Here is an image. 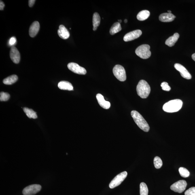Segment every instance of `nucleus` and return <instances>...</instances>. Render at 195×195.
<instances>
[{
    "label": "nucleus",
    "mask_w": 195,
    "mask_h": 195,
    "mask_svg": "<svg viewBox=\"0 0 195 195\" xmlns=\"http://www.w3.org/2000/svg\"><path fill=\"white\" fill-rule=\"evenodd\" d=\"M35 0H29V5L30 7H32L33 6L35 3Z\"/></svg>",
    "instance_id": "nucleus-31"
},
{
    "label": "nucleus",
    "mask_w": 195,
    "mask_h": 195,
    "mask_svg": "<svg viewBox=\"0 0 195 195\" xmlns=\"http://www.w3.org/2000/svg\"><path fill=\"white\" fill-rule=\"evenodd\" d=\"M58 88L60 89L72 91L73 90L72 85L70 82L67 81H62L59 83Z\"/></svg>",
    "instance_id": "nucleus-17"
},
{
    "label": "nucleus",
    "mask_w": 195,
    "mask_h": 195,
    "mask_svg": "<svg viewBox=\"0 0 195 195\" xmlns=\"http://www.w3.org/2000/svg\"><path fill=\"white\" fill-rule=\"evenodd\" d=\"M192 59L195 61V53L192 55Z\"/></svg>",
    "instance_id": "nucleus-33"
},
{
    "label": "nucleus",
    "mask_w": 195,
    "mask_h": 195,
    "mask_svg": "<svg viewBox=\"0 0 195 195\" xmlns=\"http://www.w3.org/2000/svg\"><path fill=\"white\" fill-rule=\"evenodd\" d=\"M122 22V20H118V22H119V23L120 24L121 23V22Z\"/></svg>",
    "instance_id": "nucleus-34"
},
{
    "label": "nucleus",
    "mask_w": 195,
    "mask_h": 195,
    "mask_svg": "<svg viewBox=\"0 0 195 195\" xmlns=\"http://www.w3.org/2000/svg\"><path fill=\"white\" fill-rule=\"evenodd\" d=\"M150 49V47L148 45H142L136 49L135 53L140 58L143 59H147L151 55Z\"/></svg>",
    "instance_id": "nucleus-4"
},
{
    "label": "nucleus",
    "mask_w": 195,
    "mask_h": 195,
    "mask_svg": "<svg viewBox=\"0 0 195 195\" xmlns=\"http://www.w3.org/2000/svg\"><path fill=\"white\" fill-rule=\"evenodd\" d=\"M10 56L11 59L15 64L19 62L20 60V55L19 52L15 47H11L10 51Z\"/></svg>",
    "instance_id": "nucleus-12"
},
{
    "label": "nucleus",
    "mask_w": 195,
    "mask_h": 195,
    "mask_svg": "<svg viewBox=\"0 0 195 195\" xmlns=\"http://www.w3.org/2000/svg\"><path fill=\"white\" fill-rule=\"evenodd\" d=\"M67 67L70 70L77 74L84 75L86 73V70L84 68L75 62L69 63L68 64Z\"/></svg>",
    "instance_id": "nucleus-9"
},
{
    "label": "nucleus",
    "mask_w": 195,
    "mask_h": 195,
    "mask_svg": "<svg viewBox=\"0 0 195 195\" xmlns=\"http://www.w3.org/2000/svg\"><path fill=\"white\" fill-rule=\"evenodd\" d=\"M96 99L97 100L98 103L103 108L105 109H108L111 106L110 102L106 101L103 96L102 94H98L96 96Z\"/></svg>",
    "instance_id": "nucleus-13"
},
{
    "label": "nucleus",
    "mask_w": 195,
    "mask_h": 195,
    "mask_svg": "<svg viewBox=\"0 0 195 195\" xmlns=\"http://www.w3.org/2000/svg\"><path fill=\"white\" fill-rule=\"evenodd\" d=\"M16 42V38L14 37H11L9 42V45L11 46H12L15 44Z\"/></svg>",
    "instance_id": "nucleus-30"
},
{
    "label": "nucleus",
    "mask_w": 195,
    "mask_h": 195,
    "mask_svg": "<svg viewBox=\"0 0 195 195\" xmlns=\"http://www.w3.org/2000/svg\"><path fill=\"white\" fill-rule=\"evenodd\" d=\"M168 13H170V14H171V13L172 12L170 10L168 11Z\"/></svg>",
    "instance_id": "nucleus-36"
},
{
    "label": "nucleus",
    "mask_w": 195,
    "mask_h": 195,
    "mask_svg": "<svg viewBox=\"0 0 195 195\" xmlns=\"http://www.w3.org/2000/svg\"><path fill=\"white\" fill-rule=\"evenodd\" d=\"M115 77L120 81H124L126 79V73L124 68L120 65H116L113 69Z\"/></svg>",
    "instance_id": "nucleus-5"
},
{
    "label": "nucleus",
    "mask_w": 195,
    "mask_h": 195,
    "mask_svg": "<svg viewBox=\"0 0 195 195\" xmlns=\"http://www.w3.org/2000/svg\"><path fill=\"white\" fill-rule=\"evenodd\" d=\"M23 110L24 113H26V116L29 118L34 119L37 118L36 113L35 111H34L33 109L25 107L23 109Z\"/></svg>",
    "instance_id": "nucleus-23"
},
{
    "label": "nucleus",
    "mask_w": 195,
    "mask_h": 195,
    "mask_svg": "<svg viewBox=\"0 0 195 195\" xmlns=\"http://www.w3.org/2000/svg\"><path fill=\"white\" fill-rule=\"evenodd\" d=\"M101 22V18L97 12L94 13L92 18V24H93V30L95 31L99 26Z\"/></svg>",
    "instance_id": "nucleus-19"
},
{
    "label": "nucleus",
    "mask_w": 195,
    "mask_h": 195,
    "mask_svg": "<svg viewBox=\"0 0 195 195\" xmlns=\"http://www.w3.org/2000/svg\"><path fill=\"white\" fill-rule=\"evenodd\" d=\"M42 187L39 184L29 185L25 188L22 191L24 195H35L41 190Z\"/></svg>",
    "instance_id": "nucleus-8"
},
{
    "label": "nucleus",
    "mask_w": 195,
    "mask_h": 195,
    "mask_svg": "<svg viewBox=\"0 0 195 195\" xmlns=\"http://www.w3.org/2000/svg\"><path fill=\"white\" fill-rule=\"evenodd\" d=\"M179 171L180 175L183 177H187L190 175V172L186 168L181 167L179 168Z\"/></svg>",
    "instance_id": "nucleus-25"
},
{
    "label": "nucleus",
    "mask_w": 195,
    "mask_h": 195,
    "mask_svg": "<svg viewBox=\"0 0 195 195\" xmlns=\"http://www.w3.org/2000/svg\"><path fill=\"white\" fill-rule=\"evenodd\" d=\"M187 185L186 181L184 180H180L172 184L170 187V188L175 192L181 193L185 190Z\"/></svg>",
    "instance_id": "nucleus-7"
},
{
    "label": "nucleus",
    "mask_w": 195,
    "mask_h": 195,
    "mask_svg": "<svg viewBox=\"0 0 195 195\" xmlns=\"http://www.w3.org/2000/svg\"><path fill=\"white\" fill-rule=\"evenodd\" d=\"M150 15V12L148 10H143L140 12L137 16V19L140 21H144L147 19Z\"/></svg>",
    "instance_id": "nucleus-21"
},
{
    "label": "nucleus",
    "mask_w": 195,
    "mask_h": 195,
    "mask_svg": "<svg viewBox=\"0 0 195 195\" xmlns=\"http://www.w3.org/2000/svg\"><path fill=\"white\" fill-rule=\"evenodd\" d=\"M40 25L38 22L35 21L30 26L29 29V34L31 37L35 36L39 31Z\"/></svg>",
    "instance_id": "nucleus-14"
},
{
    "label": "nucleus",
    "mask_w": 195,
    "mask_h": 195,
    "mask_svg": "<svg viewBox=\"0 0 195 195\" xmlns=\"http://www.w3.org/2000/svg\"><path fill=\"white\" fill-rule=\"evenodd\" d=\"M18 77L16 75H12L4 79L3 83L5 85H11L16 82L18 80Z\"/></svg>",
    "instance_id": "nucleus-20"
},
{
    "label": "nucleus",
    "mask_w": 195,
    "mask_h": 195,
    "mask_svg": "<svg viewBox=\"0 0 195 195\" xmlns=\"http://www.w3.org/2000/svg\"><path fill=\"white\" fill-rule=\"evenodd\" d=\"M127 22H128L127 20L125 19L124 20V22H125V23H127Z\"/></svg>",
    "instance_id": "nucleus-35"
},
{
    "label": "nucleus",
    "mask_w": 195,
    "mask_h": 195,
    "mask_svg": "<svg viewBox=\"0 0 195 195\" xmlns=\"http://www.w3.org/2000/svg\"><path fill=\"white\" fill-rule=\"evenodd\" d=\"M161 86L163 90L166 91H170L171 90V87L170 86L167 82H164L161 84Z\"/></svg>",
    "instance_id": "nucleus-28"
},
{
    "label": "nucleus",
    "mask_w": 195,
    "mask_h": 195,
    "mask_svg": "<svg viewBox=\"0 0 195 195\" xmlns=\"http://www.w3.org/2000/svg\"><path fill=\"white\" fill-rule=\"evenodd\" d=\"M154 163L155 168L159 169L162 167L163 163L161 159L158 156L155 157L154 160Z\"/></svg>",
    "instance_id": "nucleus-26"
},
{
    "label": "nucleus",
    "mask_w": 195,
    "mask_h": 195,
    "mask_svg": "<svg viewBox=\"0 0 195 195\" xmlns=\"http://www.w3.org/2000/svg\"><path fill=\"white\" fill-rule=\"evenodd\" d=\"M175 69L180 73L181 76L185 79H190L192 78L190 74L183 65L179 63H176L174 65Z\"/></svg>",
    "instance_id": "nucleus-10"
},
{
    "label": "nucleus",
    "mask_w": 195,
    "mask_h": 195,
    "mask_svg": "<svg viewBox=\"0 0 195 195\" xmlns=\"http://www.w3.org/2000/svg\"><path fill=\"white\" fill-rule=\"evenodd\" d=\"M179 38V35L178 33H175L172 36L170 37L166 40L165 44L169 47H172L175 45Z\"/></svg>",
    "instance_id": "nucleus-18"
},
{
    "label": "nucleus",
    "mask_w": 195,
    "mask_h": 195,
    "mask_svg": "<svg viewBox=\"0 0 195 195\" xmlns=\"http://www.w3.org/2000/svg\"><path fill=\"white\" fill-rule=\"evenodd\" d=\"M176 16L172 14L168 13H163L159 16V19L163 22H170L173 21Z\"/></svg>",
    "instance_id": "nucleus-16"
},
{
    "label": "nucleus",
    "mask_w": 195,
    "mask_h": 195,
    "mask_svg": "<svg viewBox=\"0 0 195 195\" xmlns=\"http://www.w3.org/2000/svg\"><path fill=\"white\" fill-rule=\"evenodd\" d=\"M183 104V102L181 100H172L165 104L163 107V109L167 113L177 112L181 109Z\"/></svg>",
    "instance_id": "nucleus-1"
},
{
    "label": "nucleus",
    "mask_w": 195,
    "mask_h": 195,
    "mask_svg": "<svg viewBox=\"0 0 195 195\" xmlns=\"http://www.w3.org/2000/svg\"><path fill=\"white\" fill-rule=\"evenodd\" d=\"M185 195H195V187H192L189 189L185 193Z\"/></svg>",
    "instance_id": "nucleus-29"
},
{
    "label": "nucleus",
    "mask_w": 195,
    "mask_h": 195,
    "mask_svg": "<svg viewBox=\"0 0 195 195\" xmlns=\"http://www.w3.org/2000/svg\"><path fill=\"white\" fill-rule=\"evenodd\" d=\"M138 95L142 98L148 97L151 91V89L148 83L144 80L139 81L136 88Z\"/></svg>",
    "instance_id": "nucleus-3"
},
{
    "label": "nucleus",
    "mask_w": 195,
    "mask_h": 195,
    "mask_svg": "<svg viewBox=\"0 0 195 195\" xmlns=\"http://www.w3.org/2000/svg\"><path fill=\"white\" fill-rule=\"evenodd\" d=\"M5 7L4 3L3 2V1H1V2H0V9L1 10H3Z\"/></svg>",
    "instance_id": "nucleus-32"
},
{
    "label": "nucleus",
    "mask_w": 195,
    "mask_h": 195,
    "mask_svg": "<svg viewBox=\"0 0 195 195\" xmlns=\"http://www.w3.org/2000/svg\"><path fill=\"white\" fill-rule=\"evenodd\" d=\"M0 100L1 101H6L10 98V95L7 92H1L0 94Z\"/></svg>",
    "instance_id": "nucleus-27"
},
{
    "label": "nucleus",
    "mask_w": 195,
    "mask_h": 195,
    "mask_svg": "<svg viewBox=\"0 0 195 195\" xmlns=\"http://www.w3.org/2000/svg\"><path fill=\"white\" fill-rule=\"evenodd\" d=\"M58 33L59 36L61 39H69L70 33L68 30L64 26L61 25L59 26V29L58 31Z\"/></svg>",
    "instance_id": "nucleus-15"
},
{
    "label": "nucleus",
    "mask_w": 195,
    "mask_h": 195,
    "mask_svg": "<svg viewBox=\"0 0 195 195\" xmlns=\"http://www.w3.org/2000/svg\"><path fill=\"white\" fill-rule=\"evenodd\" d=\"M127 175V172L126 171H124L117 175L110 183L109 188L113 189L119 186L126 179Z\"/></svg>",
    "instance_id": "nucleus-6"
},
{
    "label": "nucleus",
    "mask_w": 195,
    "mask_h": 195,
    "mask_svg": "<svg viewBox=\"0 0 195 195\" xmlns=\"http://www.w3.org/2000/svg\"><path fill=\"white\" fill-rule=\"evenodd\" d=\"M131 115L134 122L141 129L145 132L149 131V125L141 115L138 112L134 110L131 112Z\"/></svg>",
    "instance_id": "nucleus-2"
},
{
    "label": "nucleus",
    "mask_w": 195,
    "mask_h": 195,
    "mask_svg": "<svg viewBox=\"0 0 195 195\" xmlns=\"http://www.w3.org/2000/svg\"><path fill=\"white\" fill-rule=\"evenodd\" d=\"M148 189L144 183H141L140 185V195H148Z\"/></svg>",
    "instance_id": "nucleus-24"
},
{
    "label": "nucleus",
    "mask_w": 195,
    "mask_h": 195,
    "mask_svg": "<svg viewBox=\"0 0 195 195\" xmlns=\"http://www.w3.org/2000/svg\"><path fill=\"white\" fill-rule=\"evenodd\" d=\"M121 30H122V27H121L120 24L118 22H115L111 26L110 29L109 33L112 35H114L120 31Z\"/></svg>",
    "instance_id": "nucleus-22"
},
{
    "label": "nucleus",
    "mask_w": 195,
    "mask_h": 195,
    "mask_svg": "<svg viewBox=\"0 0 195 195\" xmlns=\"http://www.w3.org/2000/svg\"><path fill=\"white\" fill-rule=\"evenodd\" d=\"M142 32L140 30H136L127 33L124 37V40L125 42H128L133 40L139 37L142 35Z\"/></svg>",
    "instance_id": "nucleus-11"
}]
</instances>
